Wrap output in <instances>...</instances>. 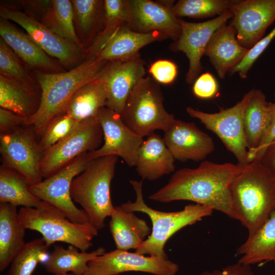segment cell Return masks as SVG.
I'll return each mask as SVG.
<instances>
[{"mask_svg": "<svg viewBox=\"0 0 275 275\" xmlns=\"http://www.w3.org/2000/svg\"><path fill=\"white\" fill-rule=\"evenodd\" d=\"M260 160L275 177V141L268 146Z\"/></svg>", "mask_w": 275, "mask_h": 275, "instance_id": "obj_45", "label": "cell"}, {"mask_svg": "<svg viewBox=\"0 0 275 275\" xmlns=\"http://www.w3.org/2000/svg\"><path fill=\"white\" fill-rule=\"evenodd\" d=\"M200 275H254L251 266L239 262L229 265L221 270L205 271Z\"/></svg>", "mask_w": 275, "mask_h": 275, "instance_id": "obj_44", "label": "cell"}, {"mask_svg": "<svg viewBox=\"0 0 275 275\" xmlns=\"http://www.w3.org/2000/svg\"><path fill=\"white\" fill-rule=\"evenodd\" d=\"M148 71L159 84L169 85L175 80L178 74V67L170 60H158L151 65Z\"/></svg>", "mask_w": 275, "mask_h": 275, "instance_id": "obj_40", "label": "cell"}, {"mask_svg": "<svg viewBox=\"0 0 275 275\" xmlns=\"http://www.w3.org/2000/svg\"><path fill=\"white\" fill-rule=\"evenodd\" d=\"M175 160L163 138L153 133L141 145L135 167L143 179L153 181L174 172Z\"/></svg>", "mask_w": 275, "mask_h": 275, "instance_id": "obj_22", "label": "cell"}, {"mask_svg": "<svg viewBox=\"0 0 275 275\" xmlns=\"http://www.w3.org/2000/svg\"><path fill=\"white\" fill-rule=\"evenodd\" d=\"M271 120L270 102L264 93L254 89L252 97L245 109L243 126L248 149L249 163L267 131Z\"/></svg>", "mask_w": 275, "mask_h": 275, "instance_id": "obj_26", "label": "cell"}, {"mask_svg": "<svg viewBox=\"0 0 275 275\" xmlns=\"http://www.w3.org/2000/svg\"><path fill=\"white\" fill-rule=\"evenodd\" d=\"M24 127L1 134L0 152L3 165L20 174L31 186L42 181L40 162L44 151L33 128Z\"/></svg>", "mask_w": 275, "mask_h": 275, "instance_id": "obj_12", "label": "cell"}, {"mask_svg": "<svg viewBox=\"0 0 275 275\" xmlns=\"http://www.w3.org/2000/svg\"><path fill=\"white\" fill-rule=\"evenodd\" d=\"M193 92L195 96L200 99L213 98L218 93V83L212 74L209 72L204 73L194 81Z\"/></svg>", "mask_w": 275, "mask_h": 275, "instance_id": "obj_41", "label": "cell"}, {"mask_svg": "<svg viewBox=\"0 0 275 275\" xmlns=\"http://www.w3.org/2000/svg\"><path fill=\"white\" fill-rule=\"evenodd\" d=\"M163 102L159 84L147 75L133 88L120 116L124 123L142 138L156 130L164 132L175 118L166 110Z\"/></svg>", "mask_w": 275, "mask_h": 275, "instance_id": "obj_7", "label": "cell"}, {"mask_svg": "<svg viewBox=\"0 0 275 275\" xmlns=\"http://www.w3.org/2000/svg\"><path fill=\"white\" fill-rule=\"evenodd\" d=\"M71 2L76 33L85 49L92 44L103 30L105 20L104 1Z\"/></svg>", "mask_w": 275, "mask_h": 275, "instance_id": "obj_30", "label": "cell"}, {"mask_svg": "<svg viewBox=\"0 0 275 275\" xmlns=\"http://www.w3.org/2000/svg\"><path fill=\"white\" fill-rule=\"evenodd\" d=\"M135 193V200L128 201L121 206L127 211H138L146 214L152 222L150 235L135 250L141 255L167 259L164 246L169 238L184 227L193 225L203 218L210 215L213 210L200 204H189L177 211L163 212L148 206L143 195V181L129 180Z\"/></svg>", "mask_w": 275, "mask_h": 275, "instance_id": "obj_4", "label": "cell"}, {"mask_svg": "<svg viewBox=\"0 0 275 275\" xmlns=\"http://www.w3.org/2000/svg\"><path fill=\"white\" fill-rule=\"evenodd\" d=\"M40 88H34L0 75V106L30 118L38 111Z\"/></svg>", "mask_w": 275, "mask_h": 275, "instance_id": "obj_28", "label": "cell"}, {"mask_svg": "<svg viewBox=\"0 0 275 275\" xmlns=\"http://www.w3.org/2000/svg\"><path fill=\"white\" fill-rule=\"evenodd\" d=\"M274 73H275V71H274Z\"/></svg>", "mask_w": 275, "mask_h": 275, "instance_id": "obj_48", "label": "cell"}, {"mask_svg": "<svg viewBox=\"0 0 275 275\" xmlns=\"http://www.w3.org/2000/svg\"><path fill=\"white\" fill-rule=\"evenodd\" d=\"M168 38L158 32L139 33L132 31L127 23L121 26L96 54V58L106 61H123L140 54L144 46Z\"/></svg>", "mask_w": 275, "mask_h": 275, "instance_id": "obj_23", "label": "cell"}, {"mask_svg": "<svg viewBox=\"0 0 275 275\" xmlns=\"http://www.w3.org/2000/svg\"><path fill=\"white\" fill-rule=\"evenodd\" d=\"M102 137L97 117L80 122L67 136L44 151L40 162L42 177H49L78 156L97 149Z\"/></svg>", "mask_w": 275, "mask_h": 275, "instance_id": "obj_10", "label": "cell"}, {"mask_svg": "<svg viewBox=\"0 0 275 275\" xmlns=\"http://www.w3.org/2000/svg\"><path fill=\"white\" fill-rule=\"evenodd\" d=\"M49 248L42 237L25 243L12 260L8 275H32L38 263L48 259Z\"/></svg>", "mask_w": 275, "mask_h": 275, "instance_id": "obj_35", "label": "cell"}, {"mask_svg": "<svg viewBox=\"0 0 275 275\" xmlns=\"http://www.w3.org/2000/svg\"><path fill=\"white\" fill-rule=\"evenodd\" d=\"M107 62L92 57L67 71L35 72L41 99L37 112L29 119L28 126L33 128L36 135H42L49 122L62 113L76 90L94 80Z\"/></svg>", "mask_w": 275, "mask_h": 275, "instance_id": "obj_3", "label": "cell"}, {"mask_svg": "<svg viewBox=\"0 0 275 275\" xmlns=\"http://www.w3.org/2000/svg\"><path fill=\"white\" fill-rule=\"evenodd\" d=\"M249 50L238 42L236 30L230 23L222 25L214 33L204 56L209 59L218 76L224 79L227 73L243 60Z\"/></svg>", "mask_w": 275, "mask_h": 275, "instance_id": "obj_21", "label": "cell"}, {"mask_svg": "<svg viewBox=\"0 0 275 275\" xmlns=\"http://www.w3.org/2000/svg\"><path fill=\"white\" fill-rule=\"evenodd\" d=\"M274 37L275 26L267 35L263 37L249 50L243 60L229 72L230 74L237 73L241 78H246L254 63L266 49Z\"/></svg>", "mask_w": 275, "mask_h": 275, "instance_id": "obj_39", "label": "cell"}, {"mask_svg": "<svg viewBox=\"0 0 275 275\" xmlns=\"http://www.w3.org/2000/svg\"><path fill=\"white\" fill-rule=\"evenodd\" d=\"M270 108L271 120L269 126L258 147L254 153L252 161L255 159L260 160L268 146L275 141V101L273 103L270 102Z\"/></svg>", "mask_w": 275, "mask_h": 275, "instance_id": "obj_43", "label": "cell"}, {"mask_svg": "<svg viewBox=\"0 0 275 275\" xmlns=\"http://www.w3.org/2000/svg\"><path fill=\"white\" fill-rule=\"evenodd\" d=\"M105 20L102 31L84 50L85 59L95 57L117 30L127 23L124 0H104Z\"/></svg>", "mask_w": 275, "mask_h": 275, "instance_id": "obj_34", "label": "cell"}, {"mask_svg": "<svg viewBox=\"0 0 275 275\" xmlns=\"http://www.w3.org/2000/svg\"><path fill=\"white\" fill-rule=\"evenodd\" d=\"M118 156L101 157L89 162L87 168L72 181L70 194L88 214L98 230L103 229L105 221L114 209L110 186L114 176Z\"/></svg>", "mask_w": 275, "mask_h": 275, "instance_id": "obj_5", "label": "cell"}, {"mask_svg": "<svg viewBox=\"0 0 275 275\" xmlns=\"http://www.w3.org/2000/svg\"><path fill=\"white\" fill-rule=\"evenodd\" d=\"M104 253L105 250L102 247L87 252L71 245L67 249L56 245L44 264L45 269L53 274L71 272L75 275H84L89 262Z\"/></svg>", "mask_w": 275, "mask_h": 275, "instance_id": "obj_32", "label": "cell"}, {"mask_svg": "<svg viewBox=\"0 0 275 275\" xmlns=\"http://www.w3.org/2000/svg\"><path fill=\"white\" fill-rule=\"evenodd\" d=\"M253 90L246 93L233 106L221 108L216 113H206L191 106L186 108L189 116L199 120L207 129L215 134L227 149L234 155L238 163L243 166L249 163L243 117Z\"/></svg>", "mask_w": 275, "mask_h": 275, "instance_id": "obj_8", "label": "cell"}, {"mask_svg": "<svg viewBox=\"0 0 275 275\" xmlns=\"http://www.w3.org/2000/svg\"><path fill=\"white\" fill-rule=\"evenodd\" d=\"M164 132L166 146L182 162L203 160L215 149L212 138L192 122L175 119Z\"/></svg>", "mask_w": 275, "mask_h": 275, "instance_id": "obj_19", "label": "cell"}, {"mask_svg": "<svg viewBox=\"0 0 275 275\" xmlns=\"http://www.w3.org/2000/svg\"><path fill=\"white\" fill-rule=\"evenodd\" d=\"M230 11L238 42L250 49L274 21L275 0H235Z\"/></svg>", "mask_w": 275, "mask_h": 275, "instance_id": "obj_18", "label": "cell"}, {"mask_svg": "<svg viewBox=\"0 0 275 275\" xmlns=\"http://www.w3.org/2000/svg\"><path fill=\"white\" fill-rule=\"evenodd\" d=\"M22 61L0 39V75L34 88H40L37 81L27 70Z\"/></svg>", "mask_w": 275, "mask_h": 275, "instance_id": "obj_37", "label": "cell"}, {"mask_svg": "<svg viewBox=\"0 0 275 275\" xmlns=\"http://www.w3.org/2000/svg\"><path fill=\"white\" fill-rule=\"evenodd\" d=\"M18 214L24 228L40 233L49 247L63 242L87 252L98 235V229L91 223H74L58 208L43 201L36 207H21Z\"/></svg>", "mask_w": 275, "mask_h": 275, "instance_id": "obj_6", "label": "cell"}, {"mask_svg": "<svg viewBox=\"0 0 275 275\" xmlns=\"http://www.w3.org/2000/svg\"><path fill=\"white\" fill-rule=\"evenodd\" d=\"M175 1L124 0L127 25L139 33L158 32L174 41L181 32L180 18L173 13Z\"/></svg>", "mask_w": 275, "mask_h": 275, "instance_id": "obj_14", "label": "cell"}, {"mask_svg": "<svg viewBox=\"0 0 275 275\" xmlns=\"http://www.w3.org/2000/svg\"><path fill=\"white\" fill-rule=\"evenodd\" d=\"M231 197L236 220L252 236L275 210V177L255 159L234 178Z\"/></svg>", "mask_w": 275, "mask_h": 275, "instance_id": "obj_2", "label": "cell"}, {"mask_svg": "<svg viewBox=\"0 0 275 275\" xmlns=\"http://www.w3.org/2000/svg\"><path fill=\"white\" fill-rule=\"evenodd\" d=\"M0 15L1 18L20 25L48 56L57 59L64 68L70 70L85 60V49L54 33L32 14L14 7L1 5Z\"/></svg>", "mask_w": 275, "mask_h": 275, "instance_id": "obj_9", "label": "cell"}, {"mask_svg": "<svg viewBox=\"0 0 275 275\" xmlns=\"http://www.w3.org/2000/svg\"><path fill=\"white\" fill-rule=\"evenodd\" d=\"M25 178L3 164L0 168V202L24 207H36L41 200L29 190Z\"/></svg>", "mask_w": 275, "mask_h": 275, "instance_id": "obj_33", "label": "cell"}, {"mask_svg": "<svg viewBox=\"0 0 275 275\" xmlns=\"http://www.w3.org/2000/svg\"><path fill=\"white\" fill-rule=\"evenodd\" d=\"M54 275H75L74 274L72 273H58Z\"/></svg>", "mask_w": 275, "mask_h": 275, "instance_id": "obj_46", "label": "cell"}, {"mask_svg": "<svg viewBox=\"0 0 275 275\" xmlns=\"http://www.w3.org/2000/svg\"><path fill=\"white\" fill-rule=\"evenodd\" d=\"M109 230L117 249L128 251L137 249L151 232L147 222L134 212L116 206L110 215Z\"/></svg>", "mask_w": 275, "mask_h": 275, "instance_id": "obj_25", "label": "cell"}, {"mask_svg": "<svg viewBox=\"0 0 275 275\" xmlns=\"http://www.w3.org/2000/svg\"><path fill=\"white\" fill-rule=\"evenodd\" d=\"M232 17L229 10L213 19L201 22L180 19L181 34L169 48L173 51L182 52L187 58L189 66L185 76L187 84H194L202 70L201 59L214 33Z\"/></svg>", "mask_w": 275, "mask_h": 275, "instance_id": "obj_16", "label": "cell"}, {"mask_svg": "<svg viewBox=\"0 0 275 275\" xmlns=\"http://www.w3.org/2000/svg\"><path fill=\"white\" fill-rule=\"evenodd\" d=\"M235 0H179L174 3L172 11L177 18L196 19L212 17L229 10Z\"/></svg>", "mask_w": 275, "mask_h": 275, "instance_id": "obj_36", "label": "cell"}, {"mask_svg": "<svg viewBox=\"0 0 275 275\" xmlns=\"http://www.w3.org/2000/svg\"><path fill=\"white\" fill-rule=\"evenodd\" d=\"M117 275H120V274H117Z\"/></svg>", "mask_w": 275, "mask_h": 275, "instance_id": "obj_47", "label": "cell"}, {"mask_svg": "<svg viewBox=\"0 0 275 275\" xmlns=\"http://www.w3.org/2000/svg\"><path fill=\"white\" fill-rule=\"evenodd\" d=\"M27 3L40 15L42 23L54 33L85 49L76 33L71 1H35Z\"/></svg>", "mask_w": 275, "mask_h": 275, "instance_id": "obj_24", "label": "cell"}, {"mask_svg": "<svg viewBox=\"0 0 275 275\" xmlns=\"http://www.w3.org/2000/svg\"><path fill=\"white\" fill-rule=\"evenodd\" d=\"M29 119L12 111L1 107V134L11 132L21 127L28 126Z\"/></svg>", "mask_w": 275, "mask_h": 275, "instance_id": "obj_42", "label": "cell"}, {"mask_svg": "<svg viewBox=\"0 0 275 275\" xmlns=\"http://www.w3.org/2000/svg\"><path fill=\"white\" fill-rule=\"evenodd\" d=\"M97 117L104 143L100 148L87 153L89 160L116 155L121 157L128 166L135 167L143 138L129 128L119 114L107 107L101 108Z\"/></svg>", "mask_w": 275, "mask_h": 275, "instance_id": "obj_13", "label": "cell"}, {"mask_svg": "<svg viewBox=\"0 0 275 275\" xmlns=\"http://www.w3.org/2000/svg\"><path fill=\"white\" fill-rule=\"evenodd\" d=\"M0 35L22 62L36 71L46 73L65 71L60 63L48 56L28 34L2 18L0 19Z\"/></svg>", "mask_w": 275, "mask_h": 275, "instance_id": "obj_20", "label": "cell"}, {"mask_svg": "<svg viewBox=\"0 0 275 275\" xmlns=\"http://www.w3.org/2000/svg\"><path fill=\"white\" fill-rule=\"evenodd\" d=\"M178 270V265L168 258L146 256L116 249L90 261L84 275H117L127 271L175 275Z\"/></svg>", "mask_w": 275, "mask_h": 275, "instance_id": "obj_15", "label": "cell"}, {"mask_svg": "<svg viewBox=\"0 0 275 275\" xmlns=\"http://www.w3.org/2000/svg\"><path fill=\"white\" fill-rule=\"evenodd\" d=\"M106 104V91L94 79L76 90L61 114L68 115L80 122L97 117L99 110Z\"/></svg>", "mask_w": 275, "mask_h": 275, "instance_id": "obj_31", "label": "cell"}, {"mask_svg": "<svg viewBox=\"0 0 275 275\" xmlns=\"http://www.w3.org/2000/svg\"><path fill=\"white\" fill-rule=\"evenodd\" d=\"M79 122L66 114L53 118L41 136L39 144L44 151L67 136Z\"/></svg>", "mask_w": 275, "mask_h": 275, "instance_id": "obj_38", "label": "cell"}, {"mask_svg": "<svg viewBox=\"0 0 275 275\" xmlns=\"http://www.w3.org/2000/svg\"><path fill=\"white\" fill-rule=\"evenodd\" d=\"M243 167L238 163H217L206 160L195 169H179L167 184L151 194L149 199L161 203L190 201L236 219L231 186Z\"/></svg>", "mask_w": 275, "mask_h": 275, "instance_id": "obj_1", "label": "cell"}, {"mask_svg": "<svg viewBox=\"0 0 275 275\" xmlns=\"http://www.w3.org/2000/svg\"><path fill=\"white\" fill-rule=\"evenodd\" d=\"M87 153L78 156L40 183L29 186L30 191L41 201L54 206L70 221L77 224L91 223L86 212L75 205L70 194L72 180L87 168L91 161Z\"/></svg>", "mask_w": 275, "mask_h": 275, "instance_id": "obj_11", "label": "cell"}, {"mask_svg": "<svg viewBox=\"0 0 275 275\" xmlns=\"http://www.w3.org/2000/svg\"><path fill=\"white\" fill-rule=\"evenodd\" d=\"M238 262L250 265L264 261L275 264V210L260 229L237 250Z\"/></svg>", "mask_w": 275, "mask_h": 275, "instance_id": "obj_29", "label": "cell"}, {"mask_svg": "<svg viewBox=\"0 0 275 275\" xmlns=\"http://www.w3.org/2000/svg\"><path fill=\"white\" fill-rule=\"evenodd\" d=\"M25 228L16 207L0 203V270L3 271L25 244Z\"/></svg>", "mask_w": 275, "mask_h": 275, "instance_id": "obj_27", "label": "cell"}, {"mask_svg": "<svg viewBox=\"0 0 275 275\" xmlns=\"http://www.w3.org/2000/svg\"><path fill=\"white\" fill-rule=\"evenodd\" d=\"M145 66L140 54L126 60L107 62L95 79L106 91L107 107L121 114L132 90L145 76Z\"/></svg>", "mask_w": 275, "mask_h": 275, "instance_id": "obj_17", "label": "cell"}]
</instances>
